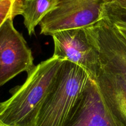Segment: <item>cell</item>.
I'll return each instance as SVG.
<instances>
[{
  "label": "cell",
  "mask_w": 126,
  "mask_h": 126,
  "mask_svg": "<svg viewBox=\"0 0 126 126\" xmlns=\"http://www.w3.org/2000/svg\"><path fill=\"white\" fill-rule=\"evenodd\" d=\"M65 61L52 56L27 72L24 84L11 90L0 103V122L13 126H36L39 113Z\"/></svg>",
  "instance_id": "cell-1"
},
{
  "label": "cell",
  "mask_w": 126,
  "mask_h": 126,
  "mask_svg": "<svg viewBox=\"0 0 126 126\" xmlns=\"http://www.w3.org/2000/svg\"><path fill=\"white\" fill-rule=\"evenodd\" d=\"M91 80L84 69L65 61L36 126H66Z\"/></svg>",
  "instance_id": "cell-2"
},
{
  "label": "cell",
  "mask_w": 126,
  "mask_h": 126,
  "mask_svg": "<svg viewBox=\"0 0 126 126\" xmlns=\"http://www.w3.org/2000/svg\"><path fill=\"white\" fill-rule=\"evenodd\" d=\"M105 0H56V6L40 23L41 34L86 28L103 18Z\"/></svg>",
  "instance_id": "cell-3"
},
{
  "label": "cell",
  "mask_w": 126,
  "mask_h": 126,
  "mask_svg": "<svg viewBox=\"0 0 126 126\" xmlns=\"http://www.w3.org/2000/svg\"><path fill=\"white\" fill-rule=\"evenodd\" d=\"M99 56L101 69L126 85V40L115 25L105 18L86 27Z\"/></svg>",
  "instance_id": "cell-4"
},
{
  "label": "cell",
  "mask_w": 126,
  "mask_h": 126,
  "mask_svg": "<svg viewBox=\"0 0 126 126\" xmlns=\"http://www.w3.org/2000/svg\"><path fill=\"white\" fill-rule=\"evenodd\" d=\"M54 51L52 56L79 65L96 82L101 69L99 56L85 28L63 30L52 35Z\"/></svg>",
  "instance_id": "cell-5"
},
{
  "label": "cell",
  "mask_w": 126,
  "mask_h": 126,
  "mask_svg": "<svg viewBox=\"0 0 126 126\" xmlns=\"http://www.w3.org/2000/svg\"><path fill=\"white\" fill-rule=\"evenodd\" d=\"M33 54L23 35L9 18L0 27V86L34 67Z\"/></svg>",
  "instance_id": "cell-6"
},
{
  "label": "cell",
  "mask_w": 126,
  "mask_h": 126,
  "mask_svg": "<svg viewBox=\"0 0 126 126\" xmlns=\"http://www.w3.org/2000/svg\"><path fill=\"white\" fill-rule=\"evenodd\" d=\"M66 126H119L106 106L97 83L91 80Z\"/></svg>",
  "instance_id": "cell-7"
},
{
  "label": "cell",
  "mask_w": 126,
  "mask_h": 126,
  "mask_svg": "<svg viewBox=\"0 0 126 126\" xmlns=\"http://www.w3.org/2000/svg\"><path fill=\"white\" fill-rule=\"evenodd\" d=\"M96 83L106 106L119 126H126V85L100 69Z\"/></svg>",
  "instance_id": "cell-8"
},
{
  "label": "cell",
  "mask_w": 126,
  "mask_h": 126,
  "mask_svg": "<svg viewBox=\"0 0 126 126\" xmlns=\"http://www.w3.org/2000/svg\"><path fill=\"white\" fill-rule=\"evenodd\" d=\"M56 6V0H23V23L29 35L34 34L35 28Z\"/></svg>",
  "instance_id": "cell-9"
},
{
  "label": "cell",
  "mask_w": 126,
  "mask_h": 126,
  "mask_svg": "<svg viewBox=\"0 0 126 126\" xmlns=\"http://www.w3.org/2000/svg\"><path fill=\"white\" fill-rule=\"evenodd\" d=\"M23 4V0H0V27L8 19L22 15Z\"/></svg>",
  "instance_id": "cell-10"
},
{
  "label": "cell",
  "mask_w": 126,
  "mask_h": 126,
  "mask_svg": "<svg viewBox=\"0 0 126 126\" xmlns=\"http://www.w3.org/2000/svg\"><path fill=\"white\" fill-rule=\"evenodd\" d=\"M103 18L117 27L126 28V11L104 4Z\"/></svg>",
  "instance_id": "cell-11"
},
{
  "label": "cell",
  "mask_w": 126,
  "mask_h": 126,
  "mask_svg": "<svg viewBox=\"0 0 126 126\" xmlns=\"http://www.w3.org/2000/svg\"><path fill=\"white\" fill-rule=\"evenodd\" d=\"M105 3L126 11V0H105Z\"/></svg>",
  "instance_id": "cell-12"
},
{
  "label": "cell",
  "mask_w": 126,
  "mask_h": 126,
  "mask_svg": "<svg viewBox=\"0 0 126 126\" xmlns=\"http://www.w3.org/2000/svg\"><path fill=\"white\" fill-rule=\"evenodd\" d=\"M119 31L120 32V33L123 35V37L126 38V28H120V27H117Z\"/></svg>",
  "instance_id": "cell-13"
},
{
  "label": "cell",
  "mask_w": 126,
  "mask_h": 126,
  "mask_svg": "<svg viewBox=\"0 0 126 126\" xmlns=\"http://www.w3.org/2000/svg\"><path fill=\"white\" fill-rule=\"evenodd\" d=\"M0 126H9V125L4 124H2L0 122Z\"/></svg>",
  "instance_id": "cell-14"
}]
</instances>
